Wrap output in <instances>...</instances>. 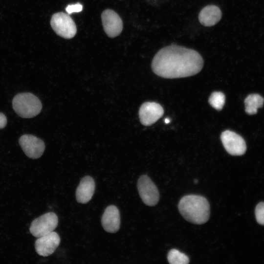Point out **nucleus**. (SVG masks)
I'll list each match as a JSON object with an SVG mask.
<instances>
[{
    "label": "nucleus",
    "mask_w": 264,
    "mask_h": 264,
    "mask_svg": "<svg viewBox=\"0 0 264 264\" xmlns=\"http://www.w3.org/2000/svg\"><path fill=\"white\" fill-rule=\"evenodd\" d=\"M167 259L168 262L171 264H187L189 263L188 257L176 249L169 251Z\"/></svg>",
    "instance_id": "16"
},
{
    "label": "nucleus",
    "mask_w": 264,
    "mask_h": 264,
    "mask_svg": "<svg viewBox=\"0 0 264 264\" xmlns=\"http://www.w3.org/2000/svg\"><path fill=\"white\" fill-rule=\"evenodd\" d=\"M203 66V60L197 51L177 45L160 49L152 63L157 75L164 78H184L197 74Z\"/></svg>",
    "instance_id": "1"
},
{
    "label": "nucleus",
    "mask_w": 264,
    "mask_h": 264,
    "mask_svg": "<svg viewBox=\"0 0 264 264\" xmlns=\"http://www.w3.org/2000/svg\"><path fill=\"white\" fill-rule=\"evenodd\" d=\"M178 207L183 217L191 223L201 224L209 220L210 205L206 198L201 196H185L180 200Z\"/></svg>",
    "instance_id": "2"
},
{
    "label": "nucleus",
    "mask_w": 264,
    "mask_h": 264,
    "mask_svg": "<svg viewBox=\"0 0 264 264\" xmlns=\"http://www.w3.org/2000/svg\"><path fill=\"white\" fill-rule=\"evenodd\" d=\"M220 139L226 151L233 155L244 154L246 146L244 139L239 134L229 130L222 132Z\"/></svg>",
    "instance_id": "7"
},
{
    "label": "nucleus",
    "mask_w": 264,
    "mask_h": 264,
    "mask_svg": "<svg viewBox=\"0 0 264 264\" xmlns=\"http://www.w3.org/2000/svg\"><path fill=\"white\" fill-rule=\"evenodd\" d=\"M137 189L139 196L145 204L153 206L158 203L159 199L158 190L148 176L142 175L139 178Z\"/></svg>",
    "instance_id": "6"
},
{
    "label": "nucleus",
    "mask_w": 264,
    "mask_h": 264,
    "mask_svg": "<svg viewBox=\"0 0 264 264\" xmlns=\"http://www.w3.org/2000/svg\"><path fill=\"white\" fill-rule=\"evenodd\" d=\"M264 102V98L258 94L249 95L244 100L245 112L248 114L256 113L258 109L263 106Z\"/></svg>",
    "instance_id": "15"
},
{
    "label": "nucleus",
    "mask_w": 264,
    "mask_h": 264,
    "mask_svg": "<svg viewBox=\"0 0 264 264\" xmlns=\"http://www.w3.org/2000/svg\"><path fill=\"white\" fill-rule=\"evenodd\" d=\"M50 24L57 35L65 39L73 38L77 32L73 20L69 15L63 12L54 14L51 19Z\"/></svg>",
    "instance_id": "4"
},
{
    "label": "nucleus",
    "mask_w": 264,
    "mask_h": 264,
    "mask_svg": "<svg viewBox=\"0 0 264 264\" xmlns=\"http://www.w3.org/2000/svg\"><path fill=\"white\" fill-rule=\"evenodd\" d=\"M7 124V118L2 113L0 112V129L4 128Z\"/></svg>",
    "instance_id": "20"
},
{
    "label": "nucleus",
    "mask_w": 264,
    "mask_h": 264,
    "mask_svg": "<svg viewBox=\"0 0 264 264\" xmlns=\"http://www.w3.org/2000/svg\"><path fill=\"white\" fill-rule=\"evenodd\" d=\"M95 182L89 176L83 177L76 190V198L78 203L85 204L91 199L95 190Z\"/></svg>",
    "instance_id": "13"
},
{
    "label": "nucleus",
    "mask_w": 264,
    "mask_h": 264,
    "mask_svg": "<svg viewBox=\"0 0 264 264\" xmlns=\"http://www.w3.org/2000/svg\"><path fill=\"white\" fill-rule=\"evenodd\" d=\"M83 9V6L80 3L68 5L66 10L68 14H71L73 12H79Z\"/></svg>",
    "instance_id": "19"
},
{
    "label": "nucleus",
    "mask_w": 264,
    "mask_h": 264,
    "mask_svg": "<svg viewBox=\"0 0 264 264\" xmlns=\"http://www.w3.org/2000/svg\"><path fill=\"white\" fill-rule=\"evenodd\" d=\"M164 114V110L159 104L154 102L143 103L139 110L140 121L144 126H151Z\"/></svg>",
    "instance_id": "9"
},
{
    "label": "nucleus",
    "mask_w": 264,
    "mask_h": 264,
    "mask_svg": "<svg viewBox=\"0 0 264 264\" xmlns=\"http://www.w3.org/2000/svg\"><path fill=\"white\" fill-rule=\"evenodd\" d=\"M194 183L197 184L198 183V180L197 179H195Z\"/></svg>",
    "instance_id": "22"
},
{
    "label": "nucleus",
    "mask_w": 264,
    "mask_h": 264,
    "mask_svg": "<svg viewBox=\"0 0 264 264\" xmlns=\"http://www.w3.org/2000/svg\"><path fill=\"white\" fill-rule=\"evenodd\" d=\"M105 32L111 38L118 36L123 29V22L119 16L110 9L104 10L101 15Z\"/></svg>",
    "instance_id": "11"
},
{
    "label": "nucleus",
    "mask_w": 264,
    "mask_h": 264,
    "mask_svg": "<svg viewBox=\"0 0 264 264\" xmlns=\"http://www.w3.org/2000/svg\"><path fill=\"white\" fill-rule=\"evenodd\" d=\"M165 123L167 124V123H169L170 122V120L169 118H166L165 119Z\"/></svg>",
    "instance_id": "21"
},
{
    "label": "nucleus",
    "mask_w": 264,
    "mask_h": 264,
    "mask_svg": "<svg viewBox=\"0 0 264 264\" xmlns=\"http://www.w3.org/2000/svg\"><path fill=\"white\" fill-rule=\"evenodd\" d=\"M101 223L107 232L115 233L118 231L120 225V215L117 207L111 205L105 209L102 217Z\"/></svg>",
    "instance_id": "12"
},
{
    "label": "nucleus",
    "mask_w": 264,
    "mask_h": 264,
    "mask_svg": "<svg viewBox=\"0 0 264 264\" xmlns=\"http://www.w3.org/2000/svg\"><path fill=\"white\" fill-rule=\"evenodd\" d=\"M19 142L24 154L30 158H38L44 152L45 144L44 141L33 135H22Z\"/></svg>",
    "instance_id": "8"
},
{
    "label": "nucleus",
    "mask_w": 264,
    "mask_h": 264,
    "mask_svg": "<svg viewBox=\"0 0 264 264\" xmlns=\"http://www.w3.org/2000/svg\"><path fill=\"white\" fill-rule=\"evenodd\" d=\"M225 97L221 92L215 91L210 95L208 102L210 105L218 110H220L225 103Z\"/></svg>",
    "instance_id": "17"
},
{
    "label": "nucleus",
    "mask_w": 264,
    "mask_h": 264,
    "mask_svg": "<svg viewBox=\"0 0 264 264\" xmlns=\"http://www.w3.org/2000/svg\"><path fill=\"white\" fill-rule=\"evenodd\" d=\"M60 238L54 231L38 238L35 242L36 252L40 256L46 257L52 254L59 245Z\"/></svg>",
    "instance_id": "10"
},
{
    "label": "nucleus",
    "mask_w": 264,
    "mask_h": 264,
    "mask_svg": "<svg viewBox=\"0 0 264 264\" xmlns=\"http://www.w3.org/2000/svg\"><path fill=\"white\" fill-rule=\"evenodd\" d=\"M222 13L216 5H209L204 7L199 12L198 19L200 23L205 26H212L221 19Z\"/></svg>",
    "instance_id": "14"
},
{
    "label": "nucleus",
    "mask_w": 264,
    "mask_h": 264,
    "mask_svg": "<svg viewBox=\"0 0 264 264\" xmlns=\"http://www.w3.org/2000/svg\"><path fill=\"white\" fill-rule=\"evenodd\" d=\"M58 223L57 215L54 212H48L34 219L31 223L29 230L33 236L39 238L53 231Z\"/></svg>",
    "instance_id": "5"
},
{
    "label": "nucleus",
    "mask_w": 264,
    "mask_h": 264,
    "mask_svg": "<svg viewBox=\"0 0 264 264\" xmlns=\"http://www.w3.org/2000/svg\"><path fill=\"white\" fill-rule=\"evenodd\" d=\"M12 106L19 116L25 118L36 116L42 109V105L39 99L29 92L17 94L13 99Z\"/></svg>",
    "instance_id": "3"
},
{
    "label": "nucleus",
    "mask_w": 264,
    "mask_h": 264,
    "mask_svg": "<svg viewBox=\"0 0 264 264\" xmlns=\"http://www.w3.org/2000/svg\"><path fill=\"white\" fill-rule=\"evenodd\" d=\"M255 216L257 222L264 225V202H261L257 205Z\"/></svg>",
    "instance_id": "18"
}]
</instances>
